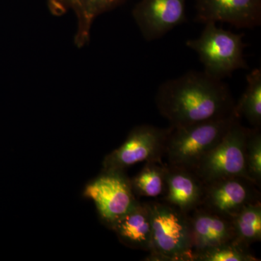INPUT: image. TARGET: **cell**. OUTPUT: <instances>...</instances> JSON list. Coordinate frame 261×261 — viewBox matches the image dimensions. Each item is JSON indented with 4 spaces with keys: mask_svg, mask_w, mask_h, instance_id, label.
<instances>
[{
    "mask_svg": "<svg viewBox=\"0 0 261 261\" xmlns=\"http://www.w3.org/2000/svg\"><path fill=\"white\" fill-rule=\"evenodd\" d=\"M245 162L249 177L259 188L261 185L260 128H250L245 145Z\"/></svg>",
    "mask_w": 261,
    "mask_h": 261,
    "instance_id": "obj_19",
    "label": "cell"
},
{
    "mask_svg": "<svg viewBox=\"0 0 261 261\" xmlns=\"http://www.w3.org/2000/svg\"><path fill=\"white\" fill-rule=\"evenodd\" d=\"M188 215L195 256L201 250L235 239L231 218L215 214L202 207Z\"/></svg>",
    "mask_w": 261,
    "mask_h": 261,
    "instance_id": "obj_13",
    "label": "cell"
},
{
    "mask_svg": "<svg viewBox=\"0 0 261 261\" xmlns=\"http://www.w3.org/2000/svg\"><path fill=\"white\" fill-rule=\"evenodd\" d=\"M125 0H48V8L53 15L61 16L68 12L74 13L77 29L74 44L84 47L89 42L91 29L99 15L114 9Z\"/></svg>",
    "mask_w": 261,
    "mask_h": 261,
    "instance_id": "obj_12",
    "label": "cell"
},
{
    "mask_svg": "<svg viewBox=\"0 0 261 261\" xmlns=\"http://www.w3.org/2000/svg\"><path fill=\"white\" fill-rule=\"evenodd\" d=\"M249 130L240 120L235 122L219 143L201 160L194 172L204 183L228 177H244L252 181L245 162Z\"/></svg>",
    "mask_w": 261,
    "mask_h": 261,
    "instance_id": "obj_6",
    "label": "cell"
},
{
    "mask_svg": "<svg viewBox=\"0 0 261 261\" xmlns=\"http://www.w3.org/2000/svg\"><path fill=\"white\" fill-rule=\"evenodd\" d=\"M111 230L125 246L150 252L152 248V212L148 202L137 201Z\"/></svg>",
    "mask_w": 261,
    "mask_h": 261,
    "instance_id": "obj_14",
    "label": "cell"
},
{
    "mask_svg": "<svg viewBox=\"0 0 261 261\" xmlns=\"http://www.w3.org/2000/svg\"><path fill=\"white\" fill-rule=\"evenodd\" d=\"M84 196L93 201L101 223L110 229L139 200L123 170L102 169L87 184Z\"/></svg>",
    "mask_w": 261,
    "mask_h": 261,
    "instance_id": "obj_5",
    "label": "cell"
},
{
    "mask_svg": "<svg viewBox=\"0 0 261 261\" xmlns=\"http://www.w3.org/2000/svg\"><path fill=\"white\" fill-rule=\"evenodd\" d=\"M254 182L244 177L220 178L205 183L200 207L231 218L245 206L260 201V192Z\"/></svg>",
    "mask_w": 261,
    "mask_h": 261,
    "instance_id": "obj_8",
    "label": "cell"
},
{
    "mask_svg": "<svg viewBox=\"0 0 261 261\" xmlns=\"http://www.w3.org/2000/svg\"><path fill=\"white\" fill-rule=\"evenodd\" d=\"M195 20L229 23L239 29L261 24V0H195Z\"/></svg>",
    "mask_w": 261,
    "mask_h": 261,
    "instance_id": "obj_10",
    "label": "cell"
},
{
    "mask_svg": "<svg viewBox=\"0 0 261 261\" xmlns=\"http://www.w3.org/2000/svg\"><path fill=\"white\" fill-rule=\"evenodd\" d=\"M236 113L211 121L168 127L164 155L166 164L194 171L201 160L221 140L233 123Z\"/></svg>",
    "mask_w": 261,
    "mask_h": 261,
    "instance_id": "obj_2",
    "label": "cell"
},
{
    "mask_svg": "<svg viewBox=\"0 0 261 261\" xmlns=\"http://www.w3.org/2000/svg\"><path fill=\"white\" fill-rule=\"evenodd\" d=\"M155 104L170 126H179L227 116L234 112L236 103L223 80L190 70L161 84Z\"/></svg>",
    "mask_w": 261,
    "mask_h": 261,
    "instance_id": "obj_1",
    "label": "cell"
},
{
    "mask_svg": "<svg viewBox=\"0 0 261 261\" xmlns=\"http://www.w3.org/2000/svg\"><path fill=\"white\" fill-rule=\"evenodd\" d=\"M247 87L234 111L239 118L245 117L254 128L261 127V70L255 68L247 75Z\"/></svg>",
    "mask_w": 261,
    "mask_h": 261,
    "instance_id": "obj_16",
    "label": "cell"
},
{
    "mask_svg": "<svg viewBox=\"0 0 261 261\" xmlns=\"http://www.w3.org/2000/svg\"><path fill=\"white\" fill-rule=\"evenodd\" d=\"M187 0H140L132 16L147 42L157 40L186 20Z\"/></svg>",
    "mask_w": 261,
    "mask_h": 261,
    "instance_id": "obj_9",
    "label": "cell"
},
{
    "mask_svg": "<svg viewBox=\"0 0 261 261\" xmlns=\"http://www.w3.org/2000/svg\"><path fill=\"white\" fill-rule=\"evenodd\" d=\"M235 239L250 246L261 240V202L245 206L231 218Z\"/></svg>",
    "mask_w": 261,
    "mask_h": 261,
    "instance_id": "obj_17",
    "label": "cell"
},
{
    "mask_svg": "<svg viewBox=\"0 0 261 261\" xmlns=\"http://www.w3.org/2000/svg\"><path fill=\"white\" fill-rule=\"evenodd\" d=\"M166 163L163 161L145 162L140 172L130 178L136 197H162L166 190Z\"/></svg>",
    "mask_w": 261,
    "mask_h": 261,
    "instance_id": "obj_15",
    "label": "cell"
},
{
    "mask_svg": "<svg viewBox=\"0 0 261 261\" xmlns=\"http://www.w3.org/2000/svg\"><path fill=\"white\" fill-rule=\"evenodd\" d=\"M250 246L237 239L209 247L195 254L194 261H258Z\"/></svg>",
    "mask_w": 261,
    "mask_h": 261,
    "instance_id": "obj_18",
    "label": "cell"
},
{
    "mask_svg": "<svg viewBox=\"0 0 261 261\" xmlns=\"http://www.w3.org/2000/svg\"><path fill=\"white\" fill-rule=\"evenodd\" d=\"M168 128L144 124L132 128L126 140L107 154L102 161V170H123L136 163L163 161Z\"/></svg>",
    "mask_w": 261,
    "mask_h": 261,
    "instance_id": "obj_7",
    "label": "cell"
},
{
    "mask_svg": "<svg viewBox=\"0 0 261 261\" xmlns=\"http://www.w3.org/2000/svg\"><path fill=\"white\" fill-rule=\"evenodd\" d=\"M186 45L197 53L204 72L217 80L248 68L244 57L246 44L243 34L220 28L214 22L205 23L200 35L187 40Z\"/></svg>",
    "mask_w": 261,
    "mask_h": 261,
    "instance_id": "obj_4",
    "label": "cell"
},
{
    "mask_svg": "<svg viewBox=\"0 0 261 261\" xmlns=\"http://www.w3.org/2000/svg\"><path fill=\"white\" fill-rule=\"evenodd\" d=\"M149 204L152 212V248L145 260L194 261L188 214L161 200Z\"/></svg>",
    "mask_w": 261,
    "mask_h": 261,
    "instance_id": "obj_3",
    "label": "cell"
},
{
    "mask_svg": "<svg viewBox=\"0 0 261 261\" xmlns=\"http://www.w3.org/2000/svg\"><path fill=\"white\" fill-rule=\"evenodd\" d=\"M166 190L161 199L185 214L200 207L205 183L194 171L166 164Z\"/></svg>",
    "mask_w": 261,
    "mask_h": 261,
    "instance_id": "obj_11",
    "label": "cell"
}]
</instances>
